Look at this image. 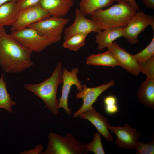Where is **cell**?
Here are the masks:
<instances>
[{
  "label": "cell",
  "instance_id": "cell-30",
  "mask_svg": "<svg viewBox=\"0 0 154 154\" xmlns=\"http://www.w3.org/2000/svg\"><path fill=\"white\" fill-rule=\"evenodd\" d=\"M114 1L117 2L121 1H124L129 2L137 10H139V7L137 4L136 0H114Z\"/></svg>",
  "mask_w": 154,
  "mask_h": 154
},
{
  "label": "cell",
  "instance_id": "cell-18",
  "mask_svg": "<svg viewBox=\"0 0 154 154\" xmlns=\"http://www.w3.org/2000/svg\"><path fill=\"white\" fill-rule=\"evenodd\" d=\"M19 11L15 1L0 5V28L12 26L16 21Z\"/></svg>",
  "mask_w": 154,
  "mask_h": 154
},
{
  "label": "cell",
  "instance_id": "cell-9",
  "mask_svg": "<svg viewBox=\"0 0 154 154\" xmlns=\"http://www.w3.org/2000/svg\"><path fill=\"white\" fill-rule=\"evenodd\" d=\"M78 70L77 68H73L71 71L64 68L62 72L63 85L62 94L58 100V107L64 109L68 115L71 114V109L68 106V98L72 86L75 85L79 92L83 87L80 82L77 76Z\"/></svg>",
  "mask_w": 154,
  "mask_h": 154
},
{
  "label": "cell",
  "instance_id": "cell-12",
  "mask_svg": "<svg viewBox=\"0 0 154 154\" xmlns=\"http://www.w3.org/2000/svg\"><path fill=\"white\" fill-rule=\"evenodd\" d=\"M75 14V19L73 23L64 29V40L76 34H89L92 32L98 33L102 30L92 19L86 18L78 8L76 9Z\"/></svg>",
  "mask_w": 154,
  "mask_h": 154
},
{
  "label": "cell",
  "instance_id": "cell-25",
  "mask_svg": "<svg viewBox=\"0 0 154 154\" xmlns=\"http://www.w3.org/2000/svg\"><path fill=\"white\" fill-rule=\"evenodd\" d=\"M138 64L140 72L145 74L147 78L154 79V56Z\"/></svg>",
  "mask_w": 154,
  "mask_h": 154
},
{
  "label": "cell",
  "instance_id": "cell-14",
  "mask_svg": "<svg viewBox=\"0 0 154 154\" xmlns=\"http://www.w3.org/2000/svg\"><path fill=\"white\" fill-rule=\"evenodd\" d=\"M78 116L81 119L89 121L106 141H113V136L109 131L108 126L110 124L108 119L97 112L94 107L92 106L81 113Z\"/></svg>",
  "mask_w": 154,
  "mask_h": 154
},
{
  "label": "cell",
  "instance_id": "cell-16",
  "mask_svg": "<svg viewBox=\"0 0 154 154\" xmlns=\"http://www.w3.org/2000/svg\"><path fill=\"white\" fill-rule=\"evenodd\" d=\"M123 27L109 29L101 30L96 35L95 42L97 49L101 50L108 47L114 41L119 37H123Z\"/></svg>",
  "mask_w": 154,
  "mask_h": 154
},
{
  "label": "cell",
  "instance_id": "cell-21",
  "mask_svg": "<svg viewBox=\"0 0 154 154\" xmlns=\"http://www.w3.org/2000/svg\"><path fill=\"white\" fill-rule=\"evenodd\" d=\"M16 103L11 98L10 94L7 90L4 74H2L0 77V108L6 110L8 113L12 112L13 106Z\"/></svg>",
  "mask_w": 154,
  "mask_h": 154
},
{
  "label": "cell",
  "instance_id": "cell-8",
  "mask_svg": "<svg viewBox=\"0 0 154 154\" xmlns=\"http://www.w3.org/2000/svg\"><path fill=\"white\" fill-rule=\"evenodd\" d=\"M50 16V14L39 5L19 10L16 20L11 26L13 31L29 27Z\"/></svg>",
  "mask_w": 154,
  "mask_h": 154
},
{
  "label": "cell",
  "instance_id": "cell-2",
  "mask_svg": "<svg viewBox=\"0 0 154 154\" xmlns=\"http://www.w3.org/2000/svg\"><path fill=\"white\" fill-rule=\"evenodd\" d=\"M118 2L107 8L98 9L90 15L101 30L123 27L136 12L137 10L129 2Z\"/></svg>",
  "mask_w": 154,
  "mask_h": 154
},
{
  "label": "cell",
  "instance_id": "cell-4",
  "mask_svg": "<svg viewBox=\"0 0 154 154\" xmlns=\"http://www.w3.org/2000/svg\"><path fill=\"white\" fill-rule=\"evenodd\" d=\"M86 145L71 133L62 136L51 132L46 148L41 154H87L90 152Z\"/></svg>",
  "mask_w": 154,
  "mask_h": 154
},
{
  "label": "cell",
  "instance_id": "cell-17",
  "mask_svg": "<svg viewBox=\"0 0 154 154\" xmlns=\"http://www.w3.org/2000/svg\"><path fill=\"white\" fill-rule=\"evenodd\" d=\"M137 97L145 106L152 109L154 108V79L146 78L142 82Z\"/></svg>",
  "mask_w": 154,
  "mask_h": 154
},
{
  "label": "cell",
  "instance_id": "cell-24",
  "mask_svg": "<svg viewBox=\"0 0 154 154\" xmlns=\"http://www.w3.org/2000/svg\"><path fill=\"white\" fill-rule=\"evenodd\" d=\"M86 146L89 152L92 151L95 154H105L102 142L101 134L99 132L95 133L92 141L86 144Z\"/></svg>",
  "mask_w": 154,
  "mask_h": 154
},
{
  "label": "cell",
  "instance_id": "cell-3",
  "mask_svg": "<svg viewBox=\"0 0 154 154\" xmlns=\"http://www.w3.org/2000/svg\"><path fill=\"white\" fill-rule=\"evenodd\" d=\"M62 64L59 62L48 78L39 83H27L24 86L25 89L41 99L54 115L58 114L59 109L57 94L58 85L62 83Z\"/></svg>",
  "mask_w": 154,
  "mask_h": 154
},
{
  "label": "cell",
  "instance_id": "cell-13",
  "mask_svg": "<svg viewBox=\"0 0 154 154\" xmlns=\"http://www.w3.org/2000/svg\"><path fill=\"white\" fill-rule=\"evenodd\" d=\"M107 48L114 56L119 66L133 75L137 76L139 74L138 64L133 55L121 48L116 42H113Z\"/></svg>",
  "mask_w": 154,
  "mask_h": 154
},
{
  "label": "cell",
  "instance_id": "cell-28",
  "mask_svg": "<svg viewBox=\"0 0 154 154\" xmlns=\"http://www.w3.org/2000/svg\"><path fill=\"white\" fill-rule=\"evenodd\" d=\"M41 0H17L16 1L19 10L39 5Z\"/></svg>",
  "mask_w": 154,
  "mask_h": 154
},
{
  "label": "cell",
  "instance_id": "cell-22",
  "mask_svg": "<svg viewBox=\"0 0 154 154\" xmlns=\"http://www.w3.org/2000/svg\"><path fill=\"white\" fill-rule=\"evenodd\" d=\"M88 34L83 33L73 35L64 40L63 46L70 50L76 52L85 45L86 39Z\"/></svg>",
  "mask_w": 154,
  "mask_h": 154
},
{
  "label": "cell",
  "instance_id": "cell-11",
  "mask_svg": "<svg viewBox=\"0 0 154 154\" xmlns=\"http://www.w3.org/2000/svg\"><path fill=\"white\" fill-rule=\"evenodd\" d=\"M108 129L117 137L116 143L119 147L124 149H135L138 141L137 139L141 136V133L137 131L127 124L123 126H112L110 125Z\"/></svg>",
  "mask_w": 154,
  "mask_h": 154
},
{
  "label": "cell",
  "instance_id": "cell-6",
  "mask_svg": "<svg viewBox=\"0 0 154 154\" xmlns=\"http://www.w3.org/2000/svg\"><path fill=\"white\" fill-rule=\"evenodd\" d=\"M11 34L22 45L32 52H40L52 44L48 38L31 27L11 31Z\"/></svg>",
  "mask_w": 154,
  "mask_h": 154
},
{
  "label": "cell",
  "instance_id": "cell-31",
  "mask_svg": "<svg viewBox=\"0 0 154 154\" xmlns=\"http://www.w3.org/2000/svg\"><path fill=\"white\" fill-rule=\"evenodd\" d=\"M144 5L147 8L154 9V0H142Z\"/></svg>",
  "mask_w": 154,
  "mask_h": 154
},
{
  "label": "cell",
  "instance_id": "cell-32",
  "mask_svg": "<svg viewBox=\"0 0 154 154\" xmlns=\"http://www.w3.org/2000/svg\"><path fill=\"white\" fill-rule=\"evenodd\" d=\"M17 0H0V5L12 1H16Z\"/></svg>",
  "mask_w": 154,
  "mask_h": 154
},
{
  "label": "cell",
  "instance_id": "cell-7",
  "mask_svg": "<svg viewBox=\"0 0 154 154\" xmlns=\"http://www.w3.org/2000/svg\"><path fill=\"white\" fill-rule=\"evenodd\" d=\"M151 26L154 31V17L142 11L136 12L127 25L123 27V37L130 43L136 44L138 42L139 34Z\"/></svg>",
  "mask_w": 154,
  "mask_h": 154
},
{
  "label": "cell",
  "instance_id": "cell-1",
  "mask_svg": "<svg viewBox=\"0 0 154 154\" xmlns=\"http://www.w3.org/2000/svg\"><path fill=\"white\" fill-rule=\"evenodd\" d=\"M32 52L7 33L4 27L0 28V66L5 72L19 73L32 66Z\"/></svg>",
  "mask_w": 154,
  "mask_h": 154
},
{
  "label": "cell",
  "instance_id": "cell-27",
  "mask_svg": "<svg viewBox=\"0 0 154 154\" xmlns=\"http://www.w3.org/2000/svg\"><path fill=\"white\" fill-rule=\"evenodd\" d=\"M135 149L137 154H153L154 141L153 140L148 143H143L138 141Z\"/></svg>",
  "mask_w": 154,
  "mask_h": 154
},
{
  "label": "cell",
  "instance_id": "cell-19",
  "mask_svg": "<svg viewBox=\"0 0 154 154\" xmlns=\"http://www.w3.org/2000/svg\"><path fill=\"white\" fill-rule=\"evenodd\" d=\"M86 63L88 65L112 67L119 66L113 54L108 50L102 53L91 54L87 58Z\"/></svg>",
  "mask_w": 154,
  "mask_h": 154
},
{
  "label": "cell",
  "instance_id": "cell-29",
  "mask_svg": "<svg viewBox=\"0 0 154 154\" xmlns=\"http://www.w3.org/2000/svg\"><path fill=\"white\" fill-rule=\"evenodd\" d=\"M44 147L42 144L37 145L36 147L28 150L22 151L21 154H41L43 151Z\"/></svg>",
  "mask_w": 154,
  "mask_h": 154
},
{
  "label": "cell",
  "instance_id": "cell-10",
  "mask_svg": "<svg viewBox=\"0 0 154 154\" xmlns=\"http://www.w3.org/2000/svg\"><path fill=\"white\" fill-rule=\"evenodd\" d=\"M115 84L114 80H112L108 83L103 84L93 88L88 87L86 84H83L82 90L76 94V98L82 99L83 104L81 107L74 112L73 117H78L80 114L92 107V105L98 97L104 91Z\"/></svg>",
  "mask_w": 154,
  "mask_h": 154
},
{
  "label": "cell",
  "instance_id": "cell-23",
  "mask_svg": "<svg viewBox=\"0 0 154 154\" xmlns=\"http://www.w3.org/2000/svg\"><path fill=\"white\" fill-rule=\"evenodd\" d=\"M133 56L137 63L147 60L154 56V36L147 47Z\"/></svg>",
  "mask_w": 154,
  "mask_h": 154
},
{
  "label": "cell",
  "instance_id": "cell-5",
  "mask_svg": "<svg viewBox=\"0 0 154 154\" xmlns=\"http://www.w3.org/2000/svg\"><path fill=\"white\" fill-rule=\"evenodd\" d=\"M69 21L68 18L51 16L29 27L35 29L54 44L62 39L64 27Z\"/></svg>",
  "mask_w": 154,
  "mask_h": 154
},
{
  "label": "cell",
  "instance_id": "cell-15",
  "mask_svg": "<svg viewBox=\"0 0 154 154\" xmlns=\"http://www.w3.org/2000/svg\"><path fill=\"white\" fill-rule=\"evenodd\" d=\"M39 5L51 16L64 17L73 5V0H41Z\"/></svg>",
  "mask_w": 154,
  "mask_h": 154
},
{
  "label": "cell",
  "instance_id": "cell-26",
  "mask_svg": "<svg viewBox=\"0 0 154 154\" xmlns=\"http://www.w3.org/2000/svg\"><path fill=\"white\" fill-rule=\"evenodd\" d=\"M104 102L105 112L109 114H113L117 113L119 110L116 98L111 95L106 96L104 98Z\"/></svg>",
  "mask_w": 154,
  "mask_h": 154
},
{
  "label": "cell",
  "instance_id": "cell-20",
  "mask_svg": "<svg viewBox=\"0 0 154 154\" xmlns=\"http://www.w3.org/2000/svg\"><path fill=\"white\" fill-rule=\"evenodd\" d=\"M114 0H80L79 8L85 16L90 15L96 11L112 5Z\"/></svg>",
  "mask_w": 154,
  "mask_h": 154
}]
</instances>
